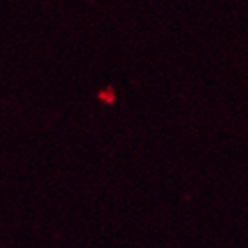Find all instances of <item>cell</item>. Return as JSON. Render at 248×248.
Segmentation results:
<instances>
[{
  "label": "cell",
  "mask_w": 248,
  "mask_h": 248,
  "mask_svg": "<svg viewBox=\"0 0 248 248\" xmlns=\"http://www.w3.org/2000/svg\"><path fill=\"white\" fill-rule=\"evenodd\" d=\"M99 99H103V101H107V103L108 105H112L115 101V96H114V91H112V89L110 87H107L103 91V89H101V91H99Z\"/></svg>",
  "instance_id": "obj_1"
}]
</instances>
